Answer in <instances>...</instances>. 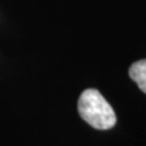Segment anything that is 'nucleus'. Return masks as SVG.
I'll return each instance as SVG.
<instances>
[{
	"label": "nucleus",
	"mask_w": 146,
	"mask_h": 146,
	"mask_svg": "<svg viewBox=\"0 0 146 146\" xmlns=\"http://www.w3.org/2000/svg\"><path fill=\"white\" fill-rule=\"evenodd\" d=\"M129 77L136 83L139 89L146 94V58L136 61L130 66Z\"/></svg>",
	"instance_id": "nucleus-2"
},
{
	"label": "nucleus",
	"mask_w": 146,
	"mask_h": 146,
	"mask_svg": "<svg viewBox=\"0 0 146 146\" xmlns=\"http://www.w3.org/2000/svg\"><path fill=\"white\" fill-rule=\"evenodd\" d=\"M78 112L89 125L99 130L111 129L117 121L112 106L96 89H86L80 94Z\"/></svg>",
	"instance_id": "nucleus-1"
}]
</instances>
